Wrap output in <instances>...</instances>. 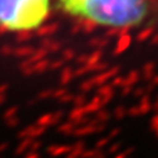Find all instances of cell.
I'll return each instance as SVG.
<instances>
[{
    "mask_svg": "<svg viewBox=\"0 0 158 158\" xmlns=\"http://www.w3.org/2000/svg\"><path fill=\"white\" fill-rule=\"evenodd\" d=\"M65 14L104 28H136L150 15V0H56Z\"/></svg>",
    "mask_w": 158,
    "mask_h": 158,
    "instance_id": "1",
    "label": "cell"
},
{
    "mask_svg": "<svg viewBox=\"0 0 158 158\" xmlns=\"http://www.w3.org/2000/svg\"><path fill=\"white\" fill-rule=\"evenodd\" d=\"M52 0H0V28L8 32H31L44 24Z\"/></svg>",
    "mask_w": 158,
    "mask_h": 158,
    "instance_id": "2",
    "label": "cell"
}]
</instances>
